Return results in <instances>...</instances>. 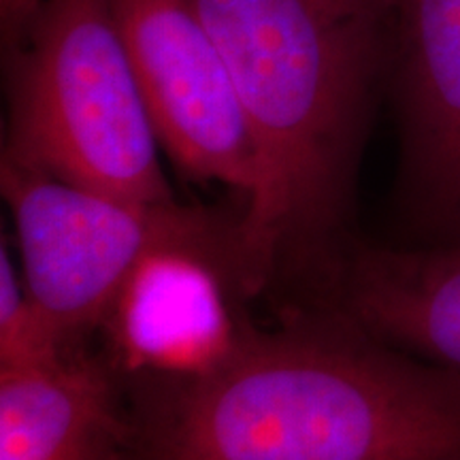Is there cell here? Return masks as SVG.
I'll return each mask as SVG.
<instances>
[{"mask_svg": "<svg viewBox=\"0 0 460 460\" xmlns=\"http://www.w3.org/2000/svg\"><path fill=\"white\" fill-rule=\"evenodd\" d=\"M222 51L262 164L243 214L262 279L284 247L335 220L358 158L390 20L331 0H190Z\"/></svg>", "mask_w": 460, "mask_h": 460, "instance_id": "obj_2", "label": "cell"}, {"mask_svg": "<svg viewBox=\"0 0 460 460\" xmlns=\"http://www.w3.org/2000/svg\"><path fill=\"white\" fill-rule=\"evenodd\" d=\"M3 68L4 160L111 197L175 199L109 0H39Z\"/></svg>", "mask_w": 460, "mask_h": 460, "instance_id": "obj_3", "label": "cell"}, {"mask_svg": "<svg viewBox=\"0 0 460 460\" xmlns=\"http://www.w3.org/2000/svg\"><path fill=\"white\" fill-rule=\"evenodd\" d=\"M388 65L405 180L424 209L460 226V0H399Z\"/></svg>", "mask_w": 460, "mask_h": 460, "instance_id": "obj_7", "label": "cell"}, {"mask_svg": "<svg viewBox=\"0 0 460 460\" xmlns=\"http://www.w3.org/2000/svg\"><path fill=\"white\" fill-rule=\"evenodd\" d=\"M149 379L135 460H460V376L349 331H250L220 369Z\"/></svg>", "mask_w": 460, "mask_h": 460, "instance_id": "obj_1", "label": "cell"}, {"mask_svg": "<svg viewBox=\"0 0 460 460\" xmlns=\"http://www.w3.org/2000/svg\"><path fill=\"white\" fill-rule=\"evenodd\" d=\"M343 295L354 324L460 376V245L360 252Z\"/></svg>", "mask_w": 460, "mask_h": 460, "instance_id": "obj_9", "label": "cell"}, {"mask_svg": "<svg viewBox=\"0 0 460 460\" xmlns=\"http://www.w3.org/2000/svg\"><path fill=\"white\" fill-rule=\"evenodd\" d=\"M345 13L373 17V20H390L399 0H331Z\"/></svg>", "mask_w": 460, "mask_h": 460, "instance_id": "obj_12", "label": "cell"}, {"mask_svg": "<svg viewBox=\"0 0 460 460\" xmlns=\"http://www.w3.org/2000/svg\"><path fill=\"white\" fill-rule=\"evenodd\" d=\"M158 141L183 175L222 183L243 200L262 164L222 51L190 0H109Z\"/></svg>", "mask_w": 460, "mask_h": 460, "instance_id": "obj_5", "label": "cell"}, {"mask_svg": "<svg viewBox=\"0 0 460 460\" xmlns=\"http://www.w3.org/2000/svg\"><path fill=\"white\" fill-rule=\"evenodd\" d=\"M0 460H135L130 413L105 367L73 349L0 369Z\"/></svg>", "mask_w": 460, "mask_h": 460, "instance_id": "obj_8", "label": "cell"}, {"mask_svg": "<svg viewBox=\"0 0 460 460\" xmlns=\"http://www.w3.org/2000/svg\"><path fill=\"white\" fill-rule=\"evenodd\" d=\"M39 0H0V41L7 43L37 7Z\"/></svg>", "mask_w": 460, "mask_h": 460, "instance_id": "obj_11", "label": "cell"}, {"mask_svg": "<svg viewBox=\"0 0 460 460\" xmlns=\"http://www.w3.org/2000/svg\"><path fill=\"white\" fill-rule=\"evenodd\" d=\"M230 290L233 281L211 261L163 250L135 269L101 326L126 371L199 377L220 369L252 331L239 324Z\"/></svg>", "mask_w": 460, "mask_h": 460, "instance_id": "obj_6", "label": "cell"}, {"mask_svg": "<svg viewBox=\"0 0 460 460\" xmlns=\"http://www.w3.org/2000/svg\"><path fill=\"white\" fill-rule=\"evenodd\" d=\"M73 345L41 314L15 267L7 243L0 252V369L39 367L60 360Z\"/></svg>", "mask_w": 460, "mask_h": 460, "instance_id": "obj_10", "label": "cell"}, {"mask_svg": "<svg viewBox=\"0 0 460 460\" xmlns=\"http://www.w3.org/2000/svg\"><path fill=\"white\" fill-rule=\"evenodd\" d=\"M0 188L15 222L28 292L71 345L99 329L135 269L156 252L203 256L241 292L264 281L247 247L243 214L224 217L175 199L111 197L4 158Z\"/></svg>", "mask_w": 460, "mask_h": 460, "instance_id": "obj_4", "label": "cell"}]
</instances>
